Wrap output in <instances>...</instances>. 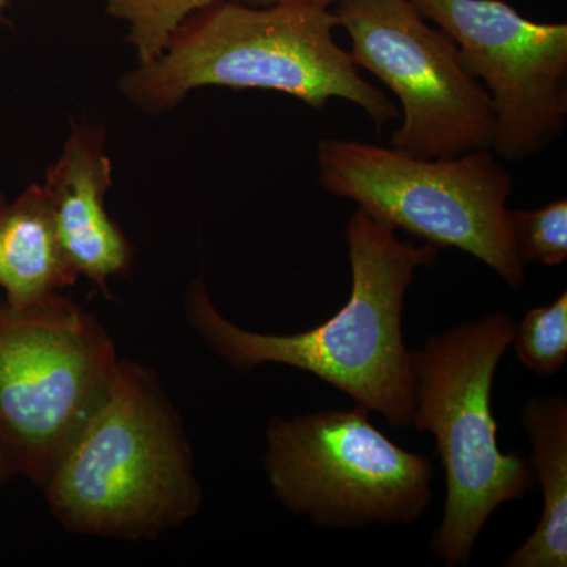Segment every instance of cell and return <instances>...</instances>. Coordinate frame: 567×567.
<instances>
[{
    "instance_id": "1",
    "label": "cell",
    "mask_w": 567,
    "mask_h": 567,
    "mask_svg": "<svg viewBox=\"0 0 567 567\" xmlns=\"http://www.w3.org/2000/svg\"><path fill=\"white\" fill-rule=\"evenodd\" d=\"M346 244L352 268L349 301L311 330H245L216 309L204 278L186 290V322L234 371L248 374L262 364L300 369L341 390L354 405L379 413L391 427H412V352L402 316L417 268L434 265L440 248L401 240L398 230L361 208L347 221Z\"/></svg>"
},
{
    "instance_id": "2",
    "label": "cell",
    "mask_w": 567,
    "mask_h": 567,
    "mask_svg": "<svg viewBox=\"0 0 567 567\" xmlns=\"http://www.w3.org/2000/svg\"><path fill=\"white\" fill-rule=\"evenodd\" d=\"M336 28L338 18L322 7L219 0L183 22L158 58L126 71L118 89L147 114L174 110L200 87L286 93L316 110L347 100L380 132L398 107L361 76Z\"/></svg>"
},
{
    "instance_id": "3",
    "label": "cell",
    "mask_w": 567,
    "mask_h": 567,
    "mask_svg": "<svg viewBox=\"0 0 567 567\" xmlns=\"http://www.w3.org/2000/svg\"><path fill=\"white\" fill-rule=\"evenodd\" d=\"M41 491L76 535L155 540L196 516L204 491L192 443L152 369L121 360L103 404Z\"/></svg>"
},
{
    "instance_id": "4",
    "label": "cell",
    "mask_w": 567,
    "mask_h": 567,
    "mask_svg": "<svg viewBox=\"0 0 567 567\" xmlns=\"http://www.w3.org/2000/svg\"><path fill=\"white\" fill-rule=\"evenodd\" d=\"M514 327L494 312L431 336L412 352V427L434 435L445 472V511L429 547L446 567L468 566L492 514L535 484L528 461L499 450L492 413L496 368Z\"/></svg>"
},
{
    "instance_id": "5",
    "label": "cell",
    "mask_w": 567,
    "mask_h": 567,
    "mask_svg": "<svg viewBox=\"0 0 567 567\" xmlns=\"http://www.w3.org/2000/svg\"><path fill=\"white\" fill-rule=\"evenodd\" d=\"M324 192L394 230L436 248L461 249L495 271L511 289L525 284L509 227L513 177L491 148L453 158H420L391 147L349 140L317 145Z\"/></svg>"
},
{
    "instance_id": "6",
    "label": "cell",
    "mask_w": 567,
    "mask_h": 567,
    "mask_svg": "<svg viewBox=\"0 0 567 567\" xmlns=\"http://www.w3.org/2000/svg\"><path fill=\"white\" fill-rule=\"evenodd\" d=\"M118 363L106 328L62 292L28 308L0 298V454L14 476L44 487Z\"/></svg>"
},
{
    "instance_id": "7",
    "label": "cell",
    "mask_w": 567,
    "mask_h": 567,
    "mask_svg": "<svg viewBox=\"0 0 567 567\" xmlns=\"http://www.w3.org/2000/svg\"><path fill=\"white\" fill-rule=\"evenodd\" d=\"M369 413L354 405L270 421L264 465L287 511L333 529L410 525L423 516L431 461L391 442Z\"/></svg>"
},
{
    "instance_id": "8",
    "label": "cell",
    "mask_w": 567,
    "mask_h": 567,
    "mask_svg": "<svg viewBox=\"0 0 567 567\" xmlns=\"http://www.w3.org/2000/svg\"><path fill=\"white\" fill-rule=\"evenodd\" d=\"M333 13L358 69L382 81L402 106L391 147L420 158L491 148V96L466 69L456 41L413 0H341Z\"/></svg>"
},
{
    "instance_id": "9",
    "label": "cell",
    "mask_w": 567,
    "mask_h": 567,
    "mask_svg": "<svg viewBox=\"0 0 567 567\" xmlns=\"http://www.w3.org/2000/svg\"><path fill=\"white\" fill-rule=\"evenodd\" d=\"M456 41L494 107L491 148L506 162L539 155L567 118V24L536 22L503 0H413Z\"/></svg>"
},
{
    "instance_id": "10",
    "label": "cell",
    "mask_w": 567,
    "mask_h": 567,
    "mask_svg": "<svg viewBox=\"0 0 567 567\" xmlns=\"http://www.w3.org/2000/svg\"><path fill=\"white\" fill-rule=\"evenodd\" d=\"M112 162L104 130L87 122L71 126L61 156L43 183L55 230L66 259L80 278L110 295L112 278L125 275L134 249L106 208Z\"/></svg>"
},
{
    "instance_id": "11",
    "label": "cell",
    "mask_w": 567,
    "mask_h": 567,
    "mask_svg": "<svg viewBox=\"0 0 567 567\" xmlns=\"http://www.w3.org/2000/svg\"><path fill=\"white\" fill-rule=\"evenodd\" d=\"M71 267L55 230L47 192L32 183L0 208V289L13 308H28L74 286Z\"/></svg>"
},
{
    "instance_id": "12",
    "label": "cell",
    "mask_w": 567,
    "mask_h": 567,
    "mask_svg": "<svg viewBox=\"0 0 567 567\" xmlns=\"http://www.w3.org/2000/svg\"><path fill=\"white\" fill-rule=\"evenodd\" d=\"M533 454L528 458L544 496L543 516L532 536L503 563L506 567L567 566V402L565 395H535L522 410Z\"/></svg>"
},
{
    "instance_id": "13",
    "label": "cell",
    "mask_w": 567,
    "mask_h": 567,
    "mask_svg": "<svg viewBox=\"0 0 567 567\" xmlns=\"http://www.w3.org/2000/svg\"><path fill=\"white\" fill-rule=\"evenodd\" d=\"M104 10L128 28L137 63L153 61L166 50L178 28L219 0H102Z\"/></svg>"
},
{
    "instance_id": "14",
    "label": "cell",
    "mask_w": 567,
    "mask_h": 567,
    "mask_svg": "<svg viewBox=\"0 0 567 567\" xmlns=\"http://www.w3.org/2000/svg\"><path fill=\"white\" fill-rule=\"evenodd\" d=\"M511 344L529 371L540 377L558 374L567 360V293L528 311L514 327Z\"/></svg>"
},
{
    "instance_id": "15",
    "label": "cell",
    "mask_w": 567,
    "mask_h": 567,
    "mask_svg": "<svg viewBox=\"0 0 567 567\" xmlns=\"http://www.w3.org/2000/svg\"><path fill=\"white\" fill-rule=\"evenodd\" d=\"M511 244L522 265L557 267L567 259V200L536 208L507 212Z\"/></svg>"
},
{
    "instance_id": "16",
    "label": "cell",
    "mask_w": 567,
    "mask_h": 567,
    "mask_svg": "<svg viewBox=\"0 0 567 567\" xmlns=\"http://www.w3.org/2000/svg\"><path fill=\"white\" fill-rule=\"evenodd\" d=\"M254 7H268L276 6V3H297V6H315L322 7V9H330L331 6L341 2V0H241Z\"/></svg>"
},
{
    "instance_id": "17",
    "label": "cell",
    "mask_w": 567,
    "mask_h": 567,
    "mask_svg": "<svg viewBox=\"0 0 567 567\" xmlns=\"http://www.w3.org/2000/svg\"><path fill=\"white\" fill-rule=\"evenodd\" d=\"M14 477V473L11 472L10 465L7 464L6 458L0 454V488L6 486L7 483Z\"/></svg>"
},
{
    "instance_id": "18",
    "label": "cell",
    "mask_w": 567,
    "mask_h": 567,
    "mask_svg": "<svg viewBox=\"0 0 567 567\" xmlns=\"http://www.w3.org/2000/svg\"><path fill=\"white\" fill-rule=\"evenodd\" d=\"M7 9H9V0H0V22L7 21Z\"/></svg>"
},
{
    "instance_id": "19",
    "label": "cell",
    "mask_w": 567,
    "mask_h": 567,
    "mask_svg": "<svg viewBox=\"0 0 567 567\" xmlns=\"http://www.w3.org/2000/svg\"><path fill=\"white\" fill-rule=\"evenodd\" d=\"M7 203H9V200H7L6 194L0 192V208H2Z\"/></svg>"
}]
</instances>
